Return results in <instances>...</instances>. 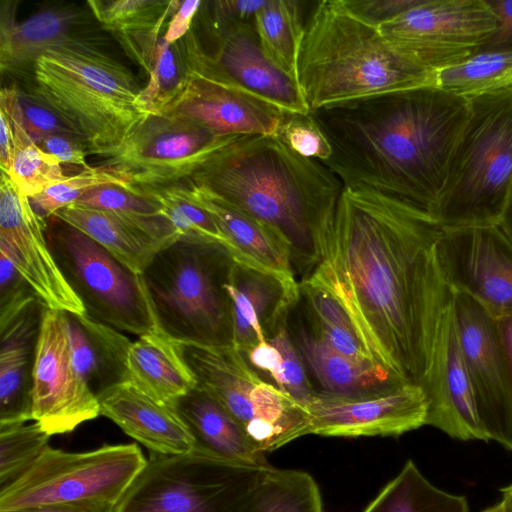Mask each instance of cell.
Segmentation results:
<instances>
[{"label":"cell","instance_id":"obj_13","mask_svg":"<svg viewBox=\"0 0 512 512\" xmlns=\"http://www.w3.org/2000/svg\"><path fill=\"white\" fill-rule=\"evenodd\" d=\"M497 26L486 0H424L378 29L405 57L437 74L481 52Z\"/></svg>","mask_w":512,"mask_h":512},{"label":"cell","instance_id":"obj_44","mask_svg":"<svg viewBox=\"0 0 512 512\" xmlns=\"http://www.w3.org/2000/svg\"><path fill=\"white\" fill-rule=\"evenodd\" d=\"M75 205L127 214H162V205L154 197L120 185L106 184L94 187L83 194Z\"/></svg>","mask_w":512,"mask_h":512},{"label":"cell","instance_id":"obj_55","mask_svg":"<svg viewBox=\"0 0 512 512\" xmlns=\"http://www.w3.org/2000/svg\"><path fill=\"white\" fill-rule=\"evenodd\" d=\"M498 225L512 243V189L506 200Z\"/></svg>","mask_w":512,"mask_h":512},{"label":"cell","instance_id":"obj_30","mask_svg":"<svg viewBox=\"0 0 512 512\" xmlns=\"http://www.w3.org/2000/svg\"><path fill=\"white\" fill-rule=\"evenodd\" d=\"M182 1L160 0H89L92 13L111 31L126 53L147 74L151 70L160 31L166 19L176 12Z\"/></svg>","mask_w":512,"mask_h":512},{"label":"cell","instance_id":"obj_43","mask_svg":"<svg viewBox=\"0 0 512 512\" xmlns=\"http://www.w3.org/2000/svg\"><path fill=\"white\" fill-rule=\"evenodd\" d=\"M281 354V363L273 379L274 384L298 404L306 408L316 397L315 387L308 380L305 365L287 330L281 327L268 339Z\"/></svg>","mask_w":512,"mask_h":512},{"label":"cell","instance_id":"obj_29","mask_svg":"<svg viewBox=\"0 0 512 512\" xmlns=\"http://www.w3.org/2000/svg\"><path fill=\"white\" fill-rule=\"evenodd\" d=\"M127 369L129 382L165 404H173L197 386L176 342L159 331L132 342Z\"/></svg>","mask_w":512,"mask_h":512},{"label":"cell","instance_id":"obj_31","mask_svg":"<svg viewBox=\"0 0 512 512\" xmlns=\"http://www.w3.org/2000/svg\"><path fill=\"white\" fill-rule=\"evenodd\" d=\"M15 7L6 3L1 8V71L35 62L46 51L72 37L77 13L72 8L51 7L39 10L22 22H16Z\"/></svg>","mask_w":512,"mask_h":512},{"label":"cell","instance_id":"obj_53","mask_svg":"<svg viewBox=\"0 0 512 512\" xmlns=\"http://www.w3.org/2000/svg\"><path fill=\"white\" fill-rule=\"evenodd\" d=\"M115 506L96 503L49 504L0 512H114Z\"/></svg>","mask_w":512,"mask_h":512},{"label":"cell","instance_id":"obj_46","mask_svg":"<svg viewBox=\"0 0 512 512\" xmlns=\"http://www.w3.org/2000/svg\"><path fill=\"white\" fill-rule=\"evenodd\" d=\"M39 298L6 255L0 252V319L9 317Z\"/></svg>","mask_w":512,"mask_h":512},{"label":"cell","instance_id":"obj_8","mask_svg":"<svg viewBox=\"0 0 512 512\" xmlns=\"http://www.w3.org/2000/svg\"><path fill=\"white\" fill-rule=\"evenodd\" d=\"M147 462L136 443L87 452L48 446L17 479L0 489V511L49 504L116 506Z\"/></svg>","mask_w":512,"mask_h":512},{"label":"cell","instance_id":"obj_1","mask_svg":"<svg viewBox=\"0 0 512 512\" xmlns=\"http://www.w3.org/2000/svg\"><path fill=\"white\" fill-rule=\"evenodd\" d=\"M442 227L426 211L363 188L344 187L302 279L348 315L374 363L423 388L454 293L441 271Z\"/></svg>","mask_w":512,"mask_h":512},{"label":"cell","instance_id":"obj_17","mask_svg":"<svg viewBox=\"0 0 512 512\" xmlns=\"http://www.w3.org/2000/svg\"><path fill=\"white\" fill-rule=\"evenodd\" d=\"M100 415L98 398L73 365L62 311L46 308L33 369L32 420L52 436Z\"/></svg>","mask_w":512,"mask_h":512},{"label":"cell","instance_id":"obj_40","mask_svg":"<svg viewBox=\"0 0 512 512\" xmlns=\"http://www.w3.org/2000/svg\"><path fill=\"white\" fill-rule=\"evenodd\" d=\"M39 423L0 425V489L22 475L49 446Z\"/></svg>","mask_w":512,"mask_h":512},{"label":"cell","instance_id":"obj_16","mask_svg":"<svg viewBox=\"0 0 512 512\" xmlns=\"http://www.w3.org/2000/svg\"><path fill=\"white\" fill-rule=\"evenodd\" d=\"M214 50L195 36L187 41L190 58L211 75L290 114H310L298 81L265 53L255 21L212 30Z\"/></svg>","mask_w":512,"mask_h":512},{"label":"cell","instance_id":"obj_47","mask_svg":"<svg viewBox=\"0 0 512 512\" xmlns=\"http://www.w3.org/2000/svg\"><path fill=\"white\" fill-rule=\"evenodd\" d=\"M424 0H341L344 7L363 22L378 28L420 5Z\"/></svg>","mask_w":512,"mask_h":512},{"label":"cell","instance_id":"obj_34","mask_svg":"<svg viewBox=\"0 0 512 512\" xmlns=\"http://www.w3.org/2000/svg\"><path fill=\"white\" fill-rule=\"evenodd\" d=\"M362 512H469L467 499L433 485L408 460Z\"/></svg>","mask_w":512,"mask_h":512},{"label":"cell","instance_id":"obj_2","mask_svg":"<svg viewBox=\"0 0 512 512\" xmlns=\"http://www.w3.org/2000/svg\"><path fill=\"white\" fill-rule=\"evenodd\" d=\"M311 114L332 150L322 163L344 187L372 190L430 214L468 121L470 102L427 85Z\"/></svg>","mask_w":512,"mask_h":512},{"label":"cell","instance_id":"obj_12","mask_svg":"<svg viewBox=\"0 0 512 512\" xmlns=\"http://www.w3.org/2000/svg\"><path fill=\"white\" fill-rule=\"evenodd\" d=\"M231 137L184 119L151 114L120 145L101 155L97 166L133 190L169 187L190 180Z\"/></svg>","mask_w":512,"mask_h":512},{"label":"cell","instance_id":"obj_51","mask_svg":"<svg viewBox=\"0 0 512 512\" xmlns=\"http://www.w3.org/2000/svg\"><path fill=\"white\" fill-rule=\"evenodd\" d=\"M202 3L199 0L182 1L172 15L163 39L172 44L185 37L189 33L192 20Z\"/></svg>","mask_w":512,"mask_h":512},{"label":"cell","instance_id":"obj_56","mask_svg":"<svg viewBox=\"0 0 512 512\" xmlns=\"http://www.w3.org/2000/svg\"><path fill=\"white\" fill-rule=\"evenodd\" d=\"M501 505L504 512H512V484L501 489Z\"/></svg>","mask_w":512,"mask_h":512},{"label":"cell","instance_id":"obj_11","mask_svg":"<svg viewBox=\"0 0 512 512\" xmlns=\"http://www.w3.org/2000/svg\"><path fill=\"white\" fill-rule=\"evenodd\" d=\"M176 344L197 386L233 417L257 450L274 449L290 433L296 402L264 380L235 346Z\"/></svg>","mask_w":512,"mask_h":512},{"label":"cell","instance_id":"obj_5","mask_svg":"<svg viewBox=\"0 0 512 512\" xmlns=\"http://www.w3.org/2000/svg\"><path fill=\"white\" fill-rule=\"evenodd\" d=\"M32 92L101 156L120 145L147 115L137 105L131 71L93 44L70 37L33 63Z\"/></svg>","mask_w":512,"mask_h":512},{"label":"cell","instance_id":"obj_54","mask_svg":"<svg viewBox=\"0 0 512 512\" xmlns=\"http://www.w3.org/2000/svg\"><path fill=\"white\" fill-rule=\"evenodd\" d=\"M496 319L497 330L512 382V314Z\"/></svg>","mask_w":512,"mask_h":512},{"label":"cell","instance_id":"obj_27","mask_svg":"<svg viewBox=\"0 0 512 512\" xmlns=\"http://www.w3.org/2000/svg\"><path fill=\"white\" fill-rule=\"evenodd\" d=\"M292 339L306 370L318 383L317 394L361 398L404 384L375 364L341 354L304 327L298 326Z\"/></svg>","mask_w":512,"mask_h":512},{"label":"cell","instance_id":"obj_10","mask_svg":"<svg viewBox=\"0 0 512 512\" xmlns=\"http://www.w3.org/2000/svg\"><path fill=\"white\" fill-rule=\"evenodd\" d=\"M45 233L61 272L88 316L138 336L158 331L140 274L54 215Z\"/></svg>","mask_w":512,"mask_h":512},{"label":"cell","instance_id":"obj_39","mask_svg":"<svg viewBox=\"0 0 512 512\" xmlns=\"http://www.w3.org/2000/svg\"><path fill=\"white\" fill-rule=\"evenodd\" d=\"M159 201L179 238L217 242L227 248V240L211 214L189 195L183 183L156 189H140Z\"/></svg>","mask_w":512,"mask_h":512},{"label":"cell","instance_id":"obj_4","mask_svg":"<svg viewBox=\"0 0 512 512\" xmlns=\"http://www.w3.org/2000/svg\"><path fill=\"white\" fill-rule=\"evenodd\" d=\"M298 82L310 113L322 107L435 85L430 73L395 49L341 0L319 1L305 23Z\"/></svg>","mask_w":512,"mask_h":512},{"label":"cell","instance_id":"obj_14","mask_svg":"<svg viewBox=\"0 0 512 512\" xmlns=\"http://www.w3.org/2000/svg\"><path fill=\"white\" fill-rule=\"evenodd\" d=\"M437 256L453 292L495 318L512 314V243L498 224L442 228Z\"/></svg>","mask_w":512,"mask_h":512},{"label":"cell","instance_id":"obj_42","mask_svg":"<svg viewBox=\"0 0 512 512\" xmlns=\"http://www.w3.org/2000/svg\"><path fill=\"white\" fill-rule=\"evenodd\" d=\"M106 184H115L131 189L122 178L97 165H90L78 174L66 176L61 181L47 187L40 194L30 198V202L41 217L48 219L60 209L75 203L90 189Z\"/></svg>","mask_w":512,"mask_h":512},{"label":"cell","instance_id":"obj_19","mask_svg":"<svg viewBox=\"0 0 512 512\" xmlns=\"http://www.w3.org/2000/svg\"><path fill=\"white\" fill-rule=\"evenodd\" d=\"M306 410L308 434L398 437L426 425L428 400L422 387L404 383L361 398L317 394Z\"/></svg>","mask_w":512,"mask_h":512},{"label":"cell","instance_id":"obj_37","mask_svg":"<svg viewBox=\"0 0 512 512\" xmlns=\"http://www.w3.org/2000/svg\"><path fill=\"white\" fill-rule=\"evenodd\" d=\"M189 72L184 37L172 44L160 37L148 83L137 97L140 110L146 115L160 114L183 92Z\"/></svg>","mask_w":512,"mask_h":512},{"label":"cell","instance_id":"obj_23","mask_svg":"<svg viewBox=\"0 0 512 512\" xmlns=\"http://www.w3.org/2000/svg\"><path fill=\"white\" fill-rule=\"evenodd\" d=\"M46 308L35 298L0 319V425L32 420L33 369Z\"/></svg>","mask_w":512,"mask_h":512},{"label":"cell","instance_id":"obj_45","mask_svg":"<svg viewBox=\"0 0 512 512\" xmlns=\"http://www.w3.org/2000/svg\"><path fill=\"white\" fill-rule=\"evenodd\" d=\"M276 136L292 151L306 158L324 162L332 153L327 138L311 113H287Z\"/></svg>","mask_w":512,"mask_h":512},{"label":"cell","instance_id":"obj_28","mask_svg":"<svg viewBox=\"0 0 512 512\" xmlns=\"http://www.w3.org/2000/svg\"><path fill=\"white\" fill-rule=\"evenodd\" d=\"M172 405L193 436L194 449L239 464L272 467L233 417L202 388L196 386Z\"/></svg>","mask_w":512,"mask_h":512},{"label":"cell","instance_id":"obj_38","mask_svg":"<svg viewBox=\"0 0 512 512\" xmlns=\"http://www.w3.org/2000/svg\"><path fill=\"white\" fill-rule=\"evenodd\" d=\"M0 104L6 108L10 116L14 140L13 162L11 169L6 174L19 191L30 199L66 176L61 163L42 150L29 137L7 107L1 102Z\"/></svg>","mask_w":512,"mask_h":512},{"label":"cell","instance_id":"obj_25","mask_svg":"<svg viewBox=\"0 0 512 512\" xmlns=\"http://www.w3.org/2000/svg\"><path fill=\"white\" fill-rule=\"evenodd\" d=\"M183 184L191 198L216 221L234 261L285 279H295L291 250L281 236L204 187L188 181Z\"/></svg>","mask_w":512,"mask_h":512},{"label":"cell","instance_id":"obj_50","mask_svg":"<svg viewBox=\"0 0 512 512\" xmlns=\"http://www.w3.org/2000/svg\"><path fill=\"white\" fill-rule=\"evenodd\" d=\"M486 2L494 13L498 26L482 51L512 49V0H486Z\"/></svg>","mask_w":512,"mask_h":512},{"label":"cell","instance_id":"obj_33","mask_svg":"<svg viewBox=\"0 0 512 512\" xmlns=\"http://www.w3.org/2000/svg\"><path fill=\"white\" fill-rule=\"evenodd\" d=\"M319 486L307 472L266 469L234 512H322Z\"/></svg>","mask_w":512,"mask_h":512},{"label":"cell","instance_id":"obj_6","mask_svg":"<svg viewBox=\"0 0 512 512\" xmlns=\"http://www.w3.org/2000/svg\"><path fill=\"white\" fill-rule=\"evenodd\" d=\"M233 259L217 242L178 238L140 273L157 330L177 343L232 344L225 289Z\"/></svg>","mask_w":512,"mask_h":512},{"label":"cell","instance_id":"obj_48","mask_svg":"<svg viewBox=\"0 0 512 512\" xmlns=\"http://www.w3.org/2000/svg\"><path fill=\"white\" fill-rule=\"evenodd\" d=\"M266 0H220L212 3L211 28L224 29L255 21L257 11Z\"/></svg>","mask_w":512,"mask_h":512},{"label":"cell","instance_id":"obj_24","mask_svg":"<svg viewBox=\"0 0 512 512\" xmlns=\"http://www.w3.org/2000/svg\"><path fill=\"white\" fill-rule=\"evenodd\" d=\"M100 414L144 445L150 454L177 455L194 449L189 429L172 404L158 402L127 381L98 397Z\"/></svg>","mask_w":512,"mask_h":512},{"label":"cell","instance_id":"obj_32","mask_svg":"<svg viewBox=\"0 0 512 512\" xmlns=\"http://www.w3.org/2000/svg\"><path fill=\"white\" fill-rule=\"evenodd\" d=\"M54 216L89 236L138 274L145 269L156 252L163 248L122 213L70 204Z\"/></svg>","mask_w":512,"mask_h":512},{"label":"cell","instance_id":"obj_3","mask_svg":"<svg viewBox=\"0 0 512 512\" xmlns=\"http://www.w3.org/2000/svg\"><path fill=\"white\" fill-rule=\"evenodd\" d=\"M188 182L281 236L302 279L318 262L319 241L344 188L326 165L295 153L274 135L231 137Z\"/></svg>","mask_w":512,"mask_h":512},{"label":"cell","instance_id":"obj_49","mask_svg":"<svg viewBox=\"0 0 512 512\" xmlns=\"http://www.w3.org/2000/svg\"><path fill=\"white\" fill-rule=\"evenodd\" d=\"M36 144L60 163L82 166L83 169L90 166L86 161L88 154L86 144L75 134H53Z\"/></svg>","mask_w":512,"mask_h":512},{"label":"cell","instance_id":"obj_52","mask_svg":"<svg viewBox=\"0 0 512 512\" xmlns=\"http://www.w3.org/2000/svg\"><path fill=\"white\" fill-rule=\"evenodd\" d=\"M0 167L8 173L13 162L14 140L10 116L6 108L0 104Z\"/></svg>","mask_w":512,"mask_h":512},{"label":"cell","instance_id":"obj_41","mask_svg":"<svg viewBox=\"0 0 512 512\" xmlns=\"http://www.w3.org/2000/svg\"><path fill=\"white\" fill-rule=\"evenodd\" d=\"M0 102L16 117L35 143L58 133L77 135L54 109L33 92H25L16 87L2 88Z\"/></svg>","mask_w":512,"mask_h":512},{"label":"cell","instance_id":"obj_22","mask_svg":"<svg viewBox=\"0 0 512 512\" xmlns=\"http://www.w3.org/2000/svg\"><path fill=\"white\" fill-rule=\"evenodd\" d=\"M225 289L232 345L243 354L287 325L290 311L300 300L296 279H285L234 260Z\"/></svg>","mask_w":512,"mask_h":512},{"label":"cell","instance_id":"obj_15","mask_svg":"<svg viewBox=\"0 0 512 512\" xmlns=\"http://www.w3.org/2000/svg\"><path fill=\"white\" fill-rule=\"evenodd\" d=\"M453 293L459 341L480 421L489 440L512 450V382L496 319L468 295Z\"/></svg>","mask_w":512,"mask_h":512},{"label":"cell","instance_id":"obj_20","mask_svg":"<svg viewBox=\"0 0 512 512\" xmlns=\"http://www.w3.org/2000/svg\"><path fill=\"white\" fill-rule=\"evenodd\" d=\"M187 58V84L161 115L187 120L219 136H276L287 113L211 75L188 54Z\"/></svg>","mask_w":512,"mask_h":512},{"label":"cell","instance_id":"obj_36","mask_svg":"<svg viewBox=\"0 0 512 512\" xmlns=\"http://www.w3.org/2000/svg\"><path fill=\"white\" fill-rule=\"evenodd\" d=\"M436 86L467 99L512 88V49L482 51L436 74Z\"/></svg>","mask_w":512,"mask_h":512},{"label":"cell","instance_id":"obj_26","mask_svg":"<svg viewBox=\"0 0 512 512\" xmlns=\"http://www.w3.org/2000/svg\"><path fill=\"white\" fill-rule=\"evenodd\" d=\"M62 314L73 365L95 396L98 398L127 382L132 341L86 313L62 311Z\"/></svg>","mask_w":512,"mask_h":512},{"label":"cell","instance_id":"obj_7","mask_svg":"<svg viewBox=\"0 0 512 512\" xmlns=\"http://www.w3.org/2000/svg\"><path fill=\"white\" fill-rule=\"evenodd\" d=\"M469 102L468 121L430 213L444 229L498 224L512 189V88Z\"/></svg>","mask_w":512,"mask_h":512},{"label":"cell","instance_id":"obj_18","mask_svg":"<svg viewBox=\"0 0 512 512\" xmlns=\"http://www.w3.org/2000/svg\"><path fill=\"white\" fill-rule=\"evenodd\" d=\"M47 220L1 171L0 252L7 256L47 308L84 314L82 302L66 281L49 247L45 233Z\"/></svg>","mask_w":512,"mask_h":512},{"label":"cell","instance_id":"obj_21","mask_svg":"<svg viewBox=\"0 0 512 512\" xmlns=\"http://www.w3.org/2000/svg\"><path fill=\"white\" fill-rule=\"evenodd\" d=\"M423 390L428 400L426 425L462 441H490L479 418L459 341L454 298L437 337Z\"/></svg>","mask_w":512,"mask_h":512},{"label":"cell","instance_id":"obj_35","mask_svg":"<svg viewBox=\"0 0 512 512\" xmlns=\"http://www.w3.org/2000/svg\"><path fill=\"white\" fill-rule=\"evenodd\" d=\"M302 12L299 1L266 0L255 16V28L263 50L277 66L297 81L305 29Z\"/></svg>","mask_w":512,"mask_h":512},{"label":"cell","instance_id":"obj_57","mask_svg":"<svg viewBox=\"0 0 512 512\" xmlns=\"http://www.w3.org/2000/svg\"><path fill=\"white\" fill-rule=\"evenodd\" d=\"M482 512H504L501 503H497L491 507L484 509Z\"/></svg>","mask_w":512,"mask_h":512},{"label":"cell","instance_id":"obj_9","mask_svg":"<svg viewBox=\"0 0 512 512\" xmlns=\"http://www.w3.org/2000/svg\"><path fill=\"white\" fill-rule=\"evenodd\" d=\"M266 469L197 449L150 454L114 512H234Z\"/></svg>","mask_w":512,"mask_h":512}]
</instances>
